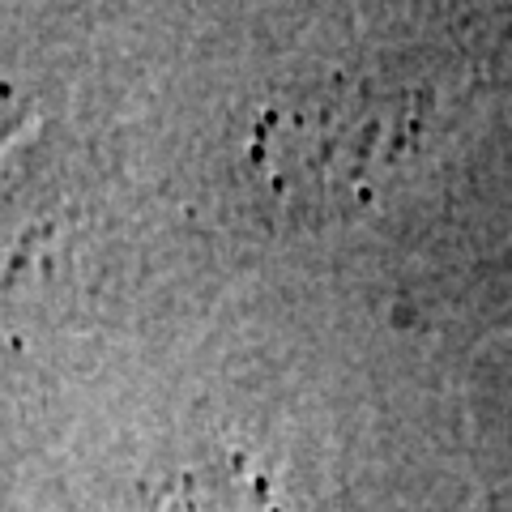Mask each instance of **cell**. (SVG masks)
I'll return each mask as SVG.
<instances>
[{"label": "cell", "mask_w": 512, "mask_h": 512, "mask_svg": "<svg viewBox=\"0 0 512 512\" xmlns=\"http://www.w3.org/2000/svg\"><path fill=\"white\" fill-rule=\"evenodd\" d=\"M436 94L380 69L295 77L256 103L244 175L278 218L325 222L367 205L423 150Z\"/></svg>", "instance_id": "obj_1"}]
</instances>
